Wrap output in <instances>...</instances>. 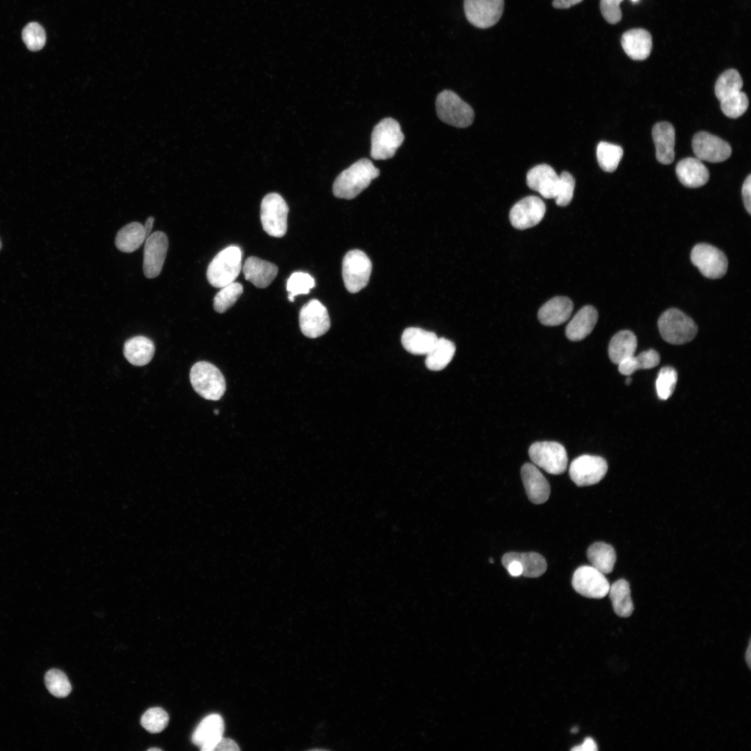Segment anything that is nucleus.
<instances>
[{
  "instance_id": "obj_39",
  "label": "nucleus",
  "mask_w": 751,
  "mask_h": 751,
  "mask_svg": "<svg viewBox=\"0 0 751 751\" xmlns=\"http://www.w3.org/2000/svg\"><path fill=\"white\" fill-rule=\"evenodd\" d=\"M45 683L49 693L57 697H67L72 690L67 677L63 671L58 669H51L47 672Z\"/></svg>"
},
{
  "instance_id": "obj_27",
  "label": "nucleus",
  "mask_w": 751,
  "mask_h": 751,
  "mask_svg": "<svg viewBox=\"0 0 751 751\" xmlns=\"http://www.w3.org/2000/svg\"><path fill=\"white\" fill-rule=\"evenodd\" d=\"M435 333L419 328H406L401 336L404 348L413 355H426L435 344Z\"/></svg>"
},
{
  "instance_id": "obj_36",
  "label": "nucleus",
  "mask_w": 751,
  "mask_h": 751,
  "mask_svg": "<svg viewBox=\"0 0 751 751\" xmlns=\"http://www.w3.org/2000/svg\"><path fill=\"white\" fill-rule=\"evenodd\" d=\"M621 146L601 141L597 147V159L600 168L605 172L615 171L622 158Z\"/></svg>"
},
{
  "instance_id": "obj_12",
  "label": "nucleus",
  "mask_w": 751,
  "mask_h": 751,
  "mask_svg": "<svg viewBox=\"0 0 751 751\" xmlns=\"http://www.w3.org/2000/svg\"><path fill=\"white\" fill-rule=\"evenodd\" d=\"M572 585L581 595L601 599L608 595L610 584L605 575L592 565H583L574 572Z\"/></svg>"
},
{
  "instance_id": "obj_15",
  "label": "nucleus",
  "mask_w": 751,
  "mask_h": 751,
  "mask_svg": "<svg viewBox=\"0 0 751 751\" xmlns=\"http://www.w3.org/2000/svg\"><path fill=\"white\" fill-rule=\"evenodd\" d=\"M692 147L697 159L710 163L725 161L732 154V147L727 142L706 131L694 135Z\"/></svg>"
},
{
  "instance_id": "obj_7",
  "label": "nucleus",
  "mask_w": 751,
  "mask_h": 751,
  "mask_svg": "<svg viewBox=\"0 0 751 751\" xmlns=\"http://www.w3.org/2000/svg\"><path fill=\"white\" fill-rule=\"evenodd\" d=\"M289 207L278 193H270L261 203L260 218L264 230L270 236L282 237L287 230Z\"/></svg>"
},
{
  "instance_id": "obj_8",
  "label": "nucleus",
  "mask_w": 751,
  "mask_h": 751,
  "mask_svg": "<svg viewBox=\"0 0 751 751\" xmlns=\"http://www.w3.org/2000/svg\"><path fill=\"white\" fill-rule=\"evenodd\" d=\"M371 270V261L363 251H348L342 261V277L346 289L354 293L364 288L369 282Z\"/></svg>"
},
{
  "instance_id": "obj_35",
  "label": "nucleus",
  "mask_w": 751,
  "mask_h": 751,
  "mask_svg": "<svg viewBox=\"0 0 751 751\" xmlns=\"http://www.w3.org/2000/svg\"><path fill=\"white\" fill-rule=\"evenodd\" d=\"M660 355L654 349H649L640 353L637 356H631L618 364V370L624 376H629L639 369H649L659 364Z\"/></svg>"
},
{
  "instance_id": "obj_23",
  "label": "nucleus",
  "mask_w": 751,
  "mask_h": 751,
  "mask_svg": "<svg viewBox=\"0 0 751 751\" xmlns=\"http://www.w3.org/2000/svg\"><path fill=\"white\" fill-rule=\"evenodd\" d=\"M675 171L679 181L688 188L702 186L709 179L708 169L702 161L697 158L687 157L681 159L677 164Z\"/></svg>"
},
{
  "instance_id": "obj_4",
  "label": "nucleus",
  "mask_w": 751,
  "mask_h": 751,
  "mask_svg": "<svg viewBox=\"0 0 751 751\" xmlns=\"http://www.w3.org/2000/svg\"><path fill=\"white\" fill-rule=\"evenodd\" d=\"M190 380L194 390L207 400H219L226 389L222 373L208 362H197L191 367Z\"/></svg>"
},
{
  "instance_id": "obj_49",
  "label": "nucleus",
  "mask_w": 751,
  "mask_h": 751,
  "mask_svg": "<svg viewBox=\"0 0 751 751\" xmlns=\"http://www.w3.org/2000/svg\"><path fill=\"white\" fill-rule=\"evenodd\" d=\"M571 750L573 751H596L597 750V747L596 743L591 737H587L581 745H576Z\"/></svg>"
},
{
  "instance_id": "obj_40",
  "label": "nucleus",
  "mask_w": 751,
  "mask_h": 751,
  "mask_svg": "<svg viewBox=\"0 0 751 751\" xmlns=\"http://www.w3.org/2000/svg\"><path fill=\"white\" fill-rule=\"evenodd\" d=\"M720 102L722 113L730 118H738L743 115L749 104L747 95L741 90L726 97Z\"/></svg>"
},
{
  "instance_id": "obj_22",
  "label": "nucleus",
  "mask_w": 751,
  "mask_h": 751,
  "mask_svg": "<svg viewBox=\"0 0 751 751\" xmlns=\"http://www.w3.org/2000/svg\"><path fill=\"white\" fill-rule=\"evenodd\" d=\"M621 44L629 58L635 60H643L651 53L652 35L644 29H630L622 34Z\"/></svg>"
},
{
  "instance_id": "obj_20",
  "label": "nucleus",
  "mask_w": 751,
  "mask_h": 751,
  "mask_svg": "<svg viewBox=\"0 0 751 751\" xmlns=\"http://www.w3.org/2000/svg\"><path fill=\"white\" fill-rule=\"evenodd\" d=\"M558 181L559 175L547 164L535 165L526 175L527 186L547 199L555 197Z\"/></svg>"
},
{
  "instance_id": "obj_33",
  "label": "nucleus",
  "mask_w": 751,
  "mask_h": 751,
  "mask_svg": "<svg viewBox=\"0 0 751 751\" xmlns=\"http://www.w3.org/2000/svg\"><path fill=\"white\" fill-rule=\"evenodd\" d=\"M587 556L591 565L604 574L613 571L616 561L613 547L603 542L592 544L587 550Z\"/></svg>"
},
{
  "instance_id": "obj_38",
  "label": "nucleus",
  "mask_w": 751,
  "mask_h": 751,
  "mask_svg": "<svg viewBox=\"0 0 751 751\" xmlns=\"http://www.w3.org/2000/svg\"><path fill=\"white\" fill-rule=\"evenodd\" d=\"M243 291L242 284L234 282L222 287L213 298L215 311L218 313L225 312L236 302Z\"/></svg>"
},
{
  "instance_id": "obj_47",
  "label": "nucleus",
  "mask_w": 751,
  "mask_h": 751,
  "mask_svg": "<svg viewBox=\"0 0 751 751\" xmlns=\"http://www.w3.org/2000/svg\"><path fill=\"white\" fill-rule=\"evenodd\" d=\"M742 197L744 207L749 214H751V175H749L745 179L742 186Z\"/></svg>"
},
{
  "instance_id": "obj_19",
  "label": "nucleus",
  "mask_w": 751,
  "mask_h": 751,
  "mask_svg": "<svg viewBox=\"0 0 751 751\" xmlns=\"http://www.w3.org/2000/svg\"><path fill=\"white\" fill-rule=\"evenodd\" d=\"M522 480L528 499L535 504L547 501L550 485L546 478L532 463H525L521 469Z\"/></svg>"
},
{
  "instance_id": "obj_43",
  "label": "nucleus",
  "mask_w": 751,
  "mask_h": 751,
  "mask_svg": "<svg viewBox=\"0 0 751 751\" xmlns=\"http://www.w3.org/2000/svg\"><path fill=\"white\" fill-rule=\"evenodd\" d=\"M677 382V373L671 366H664L657 376L656 380V389L657 396L661 400H667L675 391Z\"/></svg>"
},
{
  "instance_id": "obj_55",
  "label": "nucleus",
  "mask_w": 751,
  "mask_h": 751,
  "mask_svg": "<svg viewBox=\"0 0 751 751\" xmlns=\"http://www.w3.org/2000/svg\"><path fill=\"white\" fill-rule=\"evenodd\" d=\"M577 731H578V729H577L576 727H574V728H572V729L571 730V732L575 733V732H576Z\"/></svg>"
},
{
  "instance_id": "obj_16",
  "label": "nucleus",
  "mask_w": 751,
  "mask_h": 751,
  "mask_svg": "<svg viewBox=\"0 0 751 751\" xmlns=\"http://www.w3.org/2000/svg\"><path fill=\"white\" fill-rule=\"evenodd\" d=\"M546 212L544 202L538 197L530 195L515 203L511 208L509 219L511 225L518 229H526L538 225Z\"/></svg>"
},
{
  "instance_id": "obj_54",
  "label": "nucleus",
  "mask_w": 751,
  "mask_h": 751,
  "mask_svg": "<svg viewBox=\"0 0 751 751\" xmlns=\"http://www.w3.org/2000/svg\"><path fill=\"white\" fill-rule=\"evenodd\" d=\"M631 378H627V379L626 380V384H627V385H629V384L631 383Z\"/></svg>"
},
{
  "instance_id": "obj_41",
  "label": "nucleus",
  "mask_w": 751,
  "mask_h": 751,
  "mask_svg": "<svg viewBox=\"0 0 751 751\" xmlns=\"http://www.w3.org/2000/svg\"><path fill=\"white\" fill-rule=\"evenodd\" d=\"M169 716L161 707H153L147 710L140 718L143 728L152 734L162 732L168 725Z\"/></svg>"
},
{
  "instance_id": "obj_21",
  "label": "nucleus",
  "mask_w": 751,
  "mask_h": 751,
  "mask_svg": "<svg viewBox=\"0 0 751 751\" xmlns=\"http://www.w3.org/2000/svg\"><path fill=\"white\" fill-rule=\"evenodd\" d=\"M652 135L657 161L665 165L672 163L675 159V130L672 124L668 122H658L654 125Z\"/></svg>"
},
{
  "instance_id": "obj_42",
  "label": "nucleus",
  "mask_w": 751,
  "mask_h": 751,
  "mask_svg": "<svg viewBox=\"0 0 751 751\" xmlns=\"http://www.w3.org/2000/svg\"><path fill=\"white\" fill-rule=\"evenodd\" d=\"M314 286V279L309 274L301 271L294 272L286 283V289L289 292V300L293 302L295 296L307 294Z\"/></svg>"
},
{
  "instance_id": "obj_58",
  "label": "nucleus",
  "mask_w": 751,
  "mask_h": 751,
  "mask_svg": "<svg viewBox=\"0 0 751 751\" xmlns=\"http://www.w3.org/2000/svg\"><path fill=\"white\" fill-rule=\"evenodd\" d=\"M631 1L632 2H633V3H636V2L638 1V0H631Z\"/></svg>"
},
{
  "instance_id": "obj_11",
  "label": "nucleus",
  "mask_w": 751,
  "mask_h": 751,
  "mask_svg": "<svg viewBox=\"0 0 751 751\" xmlns=\"http://www.w3.org/2000/svg\"><path fill=\"white\" fill-rule=\"evenodd\" d=\"M608 470L606 461L601 457L582 455L570 464L569 474L579 487L589 486L599 483Z\"/></svg>"
},
{
  "instance_id": "obj_46",
  "label": "nucleus",
  "mask_w": 751,
  "mask_h": 751,
  "mask_svg": "<svg viewBox=\"0 0 751 751\" xmlns=\"http://www.w3.org/2000/svg\"><path fill=\"white\" fill-rule=\"evenodd\" d=\"M624 0H600L601 13L607 22L615 24L622 19L620 3Z\"/></svg>"
},
{
  "instance_id": "obj_6",
  "label": "nucleus",
  "mask_w": 751,
  "mask_h": 751,
  "mask_svg": "<svg viewBox=\"0 0 751 751\" xmlns=\"http://www.w3.org/2000/svg\"><path fill=\"white\" fill-rule=\"evenodd\" d=\"M436 110L442 121L458 128L469 127L474 118L472 108L449 90H443L437 95Z\"/></svg>"
},
{
  "instance_id": "obj_26",
  "label": "nucleus",
  "mask_w": 751,
  "mask_h": 751,
  "mask_svg": "<svg viewBox=\"0 0 751 751\" xmlns=\"http://www.w3.org/2000/svg\"><path fill=\"white\" fill-rule=\"evenodd\" d=\"M597 319L598 313L593 306L583 307L567 324L565 329L567 338L573 341L583 339L591 333Z\"/></svg>"
},
{
  "instance_id": "obj_48",
  "label": "nucleus",
  "mask_w": 751,
  "mask_h": 751,
  "mask_svg": "<svg viewBox=\"0 0 751 751\" xmlns=\"http://www.w3.org/2000/svg\"><path fill=\"white\" fill-rule=\"evenodd\" d=\"M239 751L238 744L232 739L222 737L217 743L213 751Z\"/></svg>"
},
{
  "instance_id": "obj_59",
  "label": "nucleus",
  "mask_w": 751,
  "mask_h": 751,
  "mask_svg": "<svg viewBox=\"0 0 751 751\" xmlns=\"http://www.w3.org/2000/svg\"><path fill=\"white\" fill-rule=\"evenodd\" d=\"M1 241H0V249H1Z\"/></svg>"
},
{
  "instance_id": "obj_50",
  "label": "nucleus",
  "mask_w": 751,
  "mask_h": 751,
  "mask_svg": "<svg viewBox=\"0 0 751 751\" xmlns=\"http://www.w3.org/2000/svg\"><path fill=\"white\" fill-rule=\"evenodd\" d=\"M583 0H554L552 6L555 8L565 9L579 3Z\"/></svg>"
},
{
  "instance_id": "obj_44",
  "label": "nucleus",
  "mask_w": 751,
  "mask_h": 751,
  "mask_svg": "<svg viewBox=\"0 0 751 751\" xmlns=\"http://www.w3.org/2000/svg\"><path fill=\"white\" fill-rule=\"evenodd\" d=\"M22 38L26 47L33 51L43 48L46 42V34L44 28L38 22L27 24L22 31Z\"/></svg>"
},
{
  "instance_id": "obj_57",
  "label": "nucleus",
  "mask_w": 751,
  "mask_h": 751,
  "mask_svg": "<svg viewBox=\"0 0 751 751\" xmlns=\"http://www.w3.org/2000/svg\"><path fill=\"white\" fill-rule=\"evenodd\" d=\"M490 563H494V561H493V559H492V558H490Z\"/></svg>"
},
{
  "instance_id": "obj_24",
  "label": "nucleus",
  "mask_w": 751,
  "mask_h": 751,
  "mask_svg": "<svg viewBox=\"0 0 751 751\" xmlns=\"http://www.w3.org/2000/svg\"><path fill=\"white\" fill-rule=\"evenodd\" d=\"M573 307V303L569 298L556 296L548 300L540 308L538 318L542 325H559L570 317Z\"/></svg>"
},
{
  "instance_id": "obj_32",
  "label": "nucleus",
  "mask_w": 751,
  "mask_h": 751,
  "mask_svg": "<svg viewBox=\"0 0 751 751\" xmlns=\"http://www.w3.org/2000/svg\"><path fill=\"white\" fill-rule=\"evenodd\" d=\"M509 560L518 561L522 567V575L529 578H536L543 574L547 570V562L544 557L536 552L505 554L501 562Z\"/></svg>"
},
{
  "instance_id": "obj_28",
  "label": "nucleus",
  "mask_w": 751,
  "mask_h": 751,
  "mask_svg": "<svg viewBox=\"0 0 751 751\" xmlns=\"http://www.w3.org/2000/svg\"><path fill=\"white\" fill-rule=\"evenodd\" d=\"M154 350L153 341L144 336H136L127 339L123 348L126 359L135 366L148 364L154 354Z\"/></svg>"
},
{
  "instance_id": "obj_5",
  "label": "nucleus",
  "mask_w": 751,
  "mask_h": 751,
  "mask_svg": "<svg viewBox=\"0 0 751 751\" xmlns=\"http://www.w3.org/2000/svg\"><path fill=\"white\" fill-rule=\"evenodd\" d=\"M403 140L404 135L399 123L393 118H385L373 127L371 156L376 160L390 159Z\"/></svg>"
},
{
  "instance_id": "obj_9",
  "label": "nucleus",
  "mask_w": 751,
  "mask_h": 751,
  "mask_svg": "<svg viewBox=\"0 0 751 751\" xmlns=\"http://www.w3.org/2000/svg\"><path fill=\"white\" fill-rule=\"evenodd\" d=\"M532 462L549 474L558 475L567 469V455L565 447L556 442H538L529 448Z\"/></svg>"
},
{
  "instance_id": "obj_51",
  "label": "nucleus",
  "mask_w": 751,
  "mask_h": 751,
  "mask_svg": "<svg viewBox=\"0 0 751 751\" xmlns=\"http://www.w3.org/2000/svg\"><path fill=\"white\" fill-rule=\"evenodd\" d=\"M154 222V218L152 216H150L146 220L145 225H143L147 237L151 234Z\"/></svg>"
},
{
  "instance_id": "obj_53",
  "label": "nucleus",
  "mask_w": 751,
  "mask_h": 751,
  "mask_svg": "<svg viewBox=\"0 0 751 751\" xmlns=\"http://www.w3.org/2000/svg\"><path fill=\"white\" fill-rule=\"evenodd\" d=\"M152 750H155V751H157V750H159V751H161V749H160V748H150V749H148V751H152Z\"/></svg>"
},
{
  "instance_id": "obj_17",
  "label": "nucleus",
  "mask_w": 751,
  "mask_h": 751,
  "mask_svg": "<svg viewBox=\"0 0 751 751\" xmlns=\"http://www.w3.org/2000/svg\"><path fill=\"white\" fill-rule=\"evenodd\" d=\"M168 248L165 234L161 231L152 233L145 241L143 273L147 278H154L161 272Z\"/></svg>"
},
{
  "instance_id": "obj_10",
  "label": "nucleus",
  "mask_w": 751,
  "mask_h": 751,
  "mask_svg": "<svg viewBox=\"0 0 751 751\" xmlns=\"http://www.w3.org/2000/svg\"><path fill=\"white\" fill-rule=\"evenodd\" d=\"M691 260L702 275L709 279L720 278L727 270L725 253L708 243L696 244L691 250Z\"/></svg>"
},
{
  "instance_id": "obj_14",
  "label": "nucleus",
  "mask_w": 751,
  "mask_h": 751,
  "mask_svg": "<svg viewBox=\"0 0 751 751\" xmlns=\"http://www.w3.org/2000/svg\"><path fill=\"white\" fill-rule=\"evenodd\" d=\"M504 0H465L464 10L467 20L474 26L487 29L500 19Z\"/></svg>"
},
{
  "instance_id": "obj_31",
  "label": "nucleus",
  "mask_w": 751,
  "mask_h": 751,
  "mask_svg": "<svg viewBox=\"0 0 751 751\" xmlns=\"http://www.w3.org/2000/svg\"><path fill=\"white\" fill-rule=\"evenodd\" d=\"M613 608L617 615L621 617H629L633 611V604L631 597L629 583L624 579L614 582L608 590Z\"/></svg>"
},
{
  "instance_id": "obj_1",
  "label": "nucleus",
  "mask_w": 751,
  "mask_h": 751,
  "mask_svg": "<svg viewBox=\"0 0 751 751\" xmlns=\"http://www.w3.org/2000/svg\"><path fill=\"white\" fill-rule=\"evenodd\" d=\"M379 175L380 170L369 159H360L338 175L333 184V193L339 198L353 199Z\"/></svg>"
},
{
  "instance_id": "obj_29",
  "label": "nucleus",
  "mask_w": 751,
  "mask_h": 751,
  "mask_svg": "<svg viewBox=\"0 0 751 751\" xmlns=\"http://www.w3.org/2000/svg\"><path fill=\"white\" fill-rule=\"evenodd\" d=\"M637 348V338L630 330H621L611 339L608 355L612 362L619 364L625 359L634 355Z\"/></svg>"
},
{
  "instance_id": "obj_37",
  "label": "nucleus",
  "mask_w": 751,
  "mask_h": 751,
  "mask_svg": "<svg viewBox=\"0 0 751 751\" xmlns=\"http://www.w3.org/2000/svg\"><path fill=\"white\" fill-rule=\"evenodd\" d=\"M743 83V79L736 70H727L719 76L716 82V96L721 101L726 97L740 91Z\"/></svg>"
},
{
  "instance_id": "obj_30",
  "label": "nucleus",
  "mask_w": 751,
  "mask_h": 751,
  "mask_svg": "<svg viewBox=\"0 0 751 751\" xmlns=\"http://www.w3.org/2000/svg\"><path fill=\"white\" fill-rule=\"evenodd\" d=\"M146 238L144 226L140 223L133 222L118 231L115 243L120 251L129 253L138 249Z\"/></svg>"
},
{
  "instance_id": "obj_52",
  "label": "nucleus",
  "mask_w": 751,
  "mask_h": 751,
  "mask_svg": "<svg viewBox=\"0 0 751 751\" xmlns=\"http://www.w3.org/2000/svg\"><path fill=\"white\" fill-rule=\"evenodd\" d=\"M745 659L746 663H747L748 668L750 669L751 668V640H749L748 646L747 650L745 652Z\"/></svg>"
},
{
  "instance_id": "obj_34",
  "label": "nucleus",
  "mask_w": 751,
  "mask_h": 751,
  "mask_svg": "<svg viewBox=\"0 0 751 751\" xmlns=\"http://www.w3.org/2000/svg\"><path fill=\"white\" fill-rule=\"evenodd\" d=\"M455 352V344L444 337L437 338L435 344L426 354L425 364L431 371L444 369L451 361Z\"/></svg>"
},
{
  "instance_id": "obj_3",
  "label": "nucleus",
  "mask_w": 751,
  "mask_h": 751,
  "mask_svg": "<svg viewBox=\"0 0 751 751\" xmlns=\"http://www.w3.org/2000/svg\"><path fill=\"white\" fill-rule=\"evenodd\" d=\"M241 250L231 245L219 252L211 260L207 270V277L211 285L222 288L233 282L241 268Z\"/></svg>"
},
{
  "instance_id": "obj_45",
  "label": "nucleus",
  "mask_w": 751,
  "mask_h": 751,
  "mask_svg": "<svg viewBox=\"0 0 751 751\" xmlns=\"http://www.w3.org/2000/svg\"><path fill=\"white\" fill-rule=\"evenodd\" d=\"M574 186L575 180L570 173L563 172L559 175L557 192L554 197L558 206L565 207L570 203L573 198Z\"/></svg>"
},
{
  "instance_id": "obj_13",
  "label": "nucleus",
  "mask_w": 751,
  "mask_h": 751,
  "mask_svg": "<svg viewBox=\"0 0 751 751\" xmlns=\"http://www.w3.org/2000/svg\"><path fill=\"white\" fill-rule=\"evenodd\" d=\"M299 325L307 337L314 339L323 335L330 327L326 307L318 300H310L300 311Z\"/></svg>"
},
{
  "instance_id": "obj_18",
  "label": "nucleus",
  "mask_w": 751,
  "mask_h": 751,
  "mask_svg": "<svg viewBox=\"0 0 751 751\" xmlns=\"http://www.w3.org/2000/svg\"><path fill=\"white\" fill-rule=\"evenodd\" d=\"M224 727L221 716L217 713L210 714L204 718L195 728L192 735V742L200 746L202 751H213L223 737Z\"/></svg>"
},
{
  "instance_id": "obj_56",
  "label": "nucleus",
  "mask_w": 751,
  "mask_h": 751,
  "mask_svg": "<svg viewBox=\"0 0 751 751\" xmlns=\"http://www.w3.org/2000/svg\"><path fill=\"white\" fill-rule=\"evenodd\" d=\"M214 413H215L216 414H218V413H219V411H218V410H214Z\"/></svg>"
},
{
  "instance_id": "obj_2",
  "label": "nucleus",
  "mask_w": 751,
  "mask_h": 751,
  "mask_svg": "<svg viewBox=\"0 0 751 751\" xmlns=\"http://www.w3.org/2000/svg\"><path fill=\"white\" fill-rule=\"evenodd\" d=\"M658 327L662 338L675 345L692 341L697 333L694 321L676 308L668 309L660 316Z\"/></svg>"
},
{
  "instance_id": "obj_25",
  "label": "nucleus",
  "mask_w": 751,
  "mask_h": 751,
  "mask_svg": "<svg viewBox=\"0 0 751 751\" xmlns=\"http://www.w3.org/2000/svg\"><path fill=\"white\" fill-rule=\"evenodd\" d=\"M245 278L255 286L264 289L275 278L278 268L276 265L255 257H248L243 265Z\"/></svg>"
}]
</instances>
